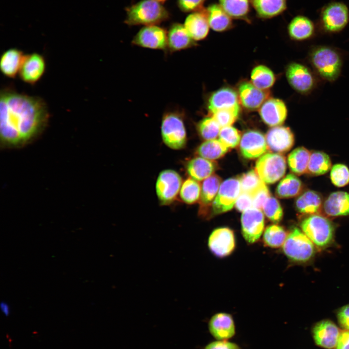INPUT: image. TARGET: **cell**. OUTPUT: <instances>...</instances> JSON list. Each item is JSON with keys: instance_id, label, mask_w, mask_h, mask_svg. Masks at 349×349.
Segmentation results:
<instances>
[{"instance_id": "obj_1", "label": "cell", "mask_w": 349, "mask_h": 349, "mask_svg": "<svg viewBox=\"0 0 349 349\" xmlns=\"http://www.w3.org/2000/svg\"><path fill=\"white\" fill-rule=\"evenodd\" d=\"M1 143L17 147L30 142L45 128L49 118L46 103L41 98L11 89L0 92Z\"/></svg>"}, {"instance_id": "obj_2", "label": "cell", "mask_w": 349, "mask_h": 349, "mask_svg": "<svg viewBox=\"0 0 349 349\" xmlns=\"http://www.w3.org/2000/svg\"><path fill=\"white\" fill-rule=\"evenodd\" d=\"M124 23L128 26L158 25L170 17L169 11L155 0H141L125 8Z\"/></svg>"}, {"instance_id": "obj_3", "label": "cell", "mask_w": 349, "mask_h": 349, "mask_svg": "<svg viewBox=\"0 0 349 349\" xmlns=\"http://www.w3.org/2000/svg\"><path fill=\"white\" fill-rule=\"evenodd\" d=\"M183 112L178 109L168 110L162 117L160 127L162 139L168 147L173 149H182L187 143Z\"/></svg>"}, {"instance_id": "obj_4", "label": "cell", "mask_w": 349, "mask_h": 349, "mask_svg": "<svg viewBox=\"0 0 349 349\" xmlns=\"http://www.w3.org/2000/svg\"><path fill=\"white\" fill-rule=\"evenodd\" d=\"M310 60L316 72L324 79L333 81L339 77L342 61L340 54L333 48L317 47L311 51Z\"/></svg>"}, {"instance_id": "obj_5", "label": "cell", "mask_w": 349, "mask_h": 349, "mask_svg": "<svg viewBox=\"0 0 349 349\" xmlns=\"http://www.w3.org/2000/svg\"><path fill=\"white\" fill-rule=\"evenodd\" d=\"M349 22V9L342 1H331L324 5L319 11L317 24L319 28L325 32H340Z\"/></svg>"}, {"instance_id": "obj_6", "label": "cell", "mask_w": 349, "mask_h": 349, "mask_svg": "<svg viewBox=\"0 0 349 349\" xmlns=\"http://www.w3.org/2000/svg\"><path fill=\"white\" fill-rule=\"evenodd\" d=\"M301 226L302 232L318 248H325L333 240V225L328 218L322 215H309L303 220Z\"/></svg>"}, {"instance_id": "obj_7", "label": "cell", "mask_w": 349, "mask_h": 349, "mask_svg": "<svg viewBox=\"0 0 349 349\" xmlns=\"http://www.w3.org/2000/svg\"><path fill=\"white\" fill-rule=\"evenodd\" d=\"M283 251L290 259L306 262L314 256V243L300 229L295 228L288 234L283 244Z\"/></svg>"}, {"instance_id": "obj_8", "label": "cell", "mask_w": 349, "mask_h": 349, "mask_svg": "<svg viewBox=\"0 0 349 349\" xmlns=\"http://www.w3.org/2000/svg\"><path fill=\"white\" fill-rule=\"evenodd\" d=\"M286 169V159L280 153H266L256 161L255 171L266 184H273L282 178Z\"/></svg>"}, {"instance_id": "obj_9", "label": "cell", "mask_w": 349, "mask_h": 349, "mask_svg": "<svg viewBox=\"0 0 349 349\" xmlns=\"http://www.w3.org/2000/svg\"><path fill=\"white\" fill-rule=\"evenodd\" d=\"M183 183L180 175L175 171L166 169L161 171L156 180V192L159 202L168 205L179 194Z\"/></svg>"}, {"instance_id": "obj_10", "label": "cell", "mask_w": 349, "mask_h": 349, "mask_svg": "<svg viewBox=\"0 0 349 349\" xmlns=\"http://www.w3.org/2000/svg\"><path fill=\"white\" fill-rule=\"evenodd\" d=\"M239 179L231 178L223 181L211 207L212 213L218 215L230 210L241 193Z\"/></svg>"}, {"instance_id": "obj_11", "label": "cell", "mask_w": 349, "mask_h": 349, "mask_svg": "<svg viewBox=\"0 0 349 349\" xmlns=\"http://www.w3.org/2000/svg\"><path fill=\"white\" fill-rule=\"evenodd\" d=\"M133 46L143 48L167 50V31L158 25L144 26L133 37Z\"/></svg>"}, {"instance_id": "obj_12", "label": "cell", "mask_w": 349, "mask_h": 349, "mask_svg": "<svg viewBox=\"0 0 349 349\" xmlns=\"http://www.w3.org/2000/svg\"><path fill=\"white\" fill-rule=\"evenodd\" d=\"M286 76L291 87L301 94L310 92L316 85V79L311 71L299 63H290L286 69Z\"/></svg>"}, {"instance_id": "obj_13", "label": "cell", "mask_w": 349, "mask_h": 349, "mask_svg": "<svg viewBox=\"0 0 349 349\" xmlns=\"http://www.w3.org/2000/svg\"><path fill=\"white\" fill-rule=\"evenodd\" d=\"M208 246L210 252L217 257L222 258L229 255L236 247L233 231L226 227L215 229L208 238Z\"/></svg>"}, {"instance_id": "obj_14", "label": "cell", "mask_w": 349, "mask_h": 349, "mask_svg": "<svg viewBox=\"0 0 349 349\" xmlns=\"http://www.w3.org/2000/svg\"><path fill=\"white\" fill-rule=\"evenodd\" d=\"M241 224L242 233L245 240L249 243L256 242L264 228V216L262 211L253 207L242 212Z\"/></svg>"}, {"instance_id": "obj_15", "label": "cell", "mask_w": 349, "mask_h": 349, "mask_svg": "<svg viewBox=\"0 0 349 349\" xmlns=\"http://www.w3.org/2000/svg\"><path fill=\"white\" fill-rule=\"evenodd\" d=\"M239 149L242 155L247 159L260 157L268 149L265 136L257 130H249L241 137Z\"/></svg>"}, {"instance_id": "obj_16", "label": "cell", "mask_w": 349, "mask_h": 349, "mask_svg": "<svg viewBox=\"0 0 349 349\" xmlns=\"http://www.w3.org/2000/svg\"><path fill=\"white\" fill-rule=\"evenodd\" d=\"M337 325L330 320L317 322L312 330L315 343L325 349H335L340 333Z\"/></svg>"}, {"instance_id": "obj_17", "label": "cell", "mask_w": 349, "mask_h": 349, "mask_svg": "<svg viewBox=\"0 0 349 349\" xmlns=\"http://www.w3.org/2000/svg\"><path fill=\"white\" fill-rule=\"evenodd\" d=\"M269 150L273 153H284L289 151L294 144V136L286 127L277 126L270 129L265 135Z\"/></svg>"}, {"instance_id": "obj_18", "label": "cell", "mask_w": 349, "mask_h": 349, "mask_svg": "<svg viewBox=\"0 0 349 349\" xmlns=\"http://www.w3.org/2000/svg\"><path fill=\"white\" fill-rule=\"evenodd\" d=\"M46 69V62L42 55L37 53L25 55L19 72L25 82L34 84L43 76Z\"/></svg>"}, {"instance_id": "obj_19", "label": "cell", "mask_w": 349, "mask_h": 349, "mask_svg": "<svg viewBox=\"0 0 349 349\" xmlns=\"http://www.w3.org/2000/svg\"><path fill=\"white\" fill-rule=\"evenodd\" d=\"M208 330L216 340H228L236 334V327L232 316L220 312L214 314L208 324Z\"/></svg>"}, {"instance_id": "obj_20", "label": "cell", "mask_w": 349, "mask_h": 349, "mask_svg": "<svg viewBox=\"0 0 349 349\" xmlns=\"http://www.w3.org/2000/svg\"><path fill=\"white\" fill-rule=\"evenodd\" d=\"M259 112L262 120L266 124L274 127L280 126L285 122L287 111L282 100L270 98L262 105Z\"/></svg>"}, {"instance_id": "obj_21", "label": "cell", "mask_w": 349, "mask_h": 349, "mask_svg": "<svg viewBox=\"0 0 349 349\" xmlns=\"http://www.w3.org/2000/svg\"><path fill=\"white\" fill-rule=\"evenodd\" d=\"M167 31V50L170 53L190 48L196 45L183 24L174 22Z\"/></svg>"}, {"instance_id": "obj_22", "label": "cell", "mask_w": 349, "mask_h": 349, "mask_svg": "<svg viewBox=\"0 0 349 349\" xmlns=\"http://www.w3.org/2000/svg\"><path fill=\"white\" fill-rule=\"evenodd\" d=\"M239 97L242 105L248 110H255L268 98L270 91L257 88L252 83L244 81L238 87Z\"/></svg>"}, {"instance_id": "obj_23", "label": "cell", "mask_w": 349, "mask_h": 349, "mask_svg": "<svg viewBox=\"0 0 349 349\" xmlns=\"http://www.w3.org/2000/svg\"><path fill=\"white\" fill-rule=\"evenodd\" d=\"M183 25L195 41L204 39L208 34L210 27L206 9L191 13L186 18Z\"/></svg>"}, {"instance_id": "obj_24", "label": "cell", "mask_w": 349, "mask_h": 349, "mask_svg": "<svg viewBox=\"0 0 349 349\" xmlns=\"http://www.w3.org/2000/svg\"><path fill=\"white\" fill-rule=\"evenodd\" d=\"M323 209L330 217L349 215V193L343 191L331 193L324 201Z\"/></svg>"}, {"instance_id": "obj_25", "label": "cell", "mask_w": 349, "mask_h": 349, "mask_svg": "<svg viewBox=\"0 0 349 349\" xmlns=\"http://www.w3.org/2000/svg\"><path fill=\"white\" fill-rule=\"evenodd\" d=\"M290 37L297 41H303L311 38L315 34L316 26L308 17L299 15L294 17L287 27Z\"/></svg>"}, {"instance_id": "obj_26", "label": "cell", "mask_w": 349, "mask_h": 349, "mask_svg": "<svg viewBox=\"0 0 349 349\" xmlns=\"http://www.w3.org/2000/svg\"><path fill=\"white\" fill-rule=\"evenodd\" d=\"M221 184V178L213 174L203 180L201 185V192L199 201L200 207L199 213L201 216H206L207 210L211 207Z\"/></svg>"}, {"instance_id": "obj_27", "label": "cell", "mask_w": 349, "mask_h": 349, "mask_svg": "<svg viewBox=\"0 0 349 349\" xmlns=\"http://www.w3.org/2000/svg\"><path fill=\"white\" fill-rule=\"evenodd\" d=\"M207 105L211 113L219 110L239 106L237 93L229 88H223L213 93Z\"/></svg>"}, {"instance_id": "obj_28", "label": "cell", "mask_w": 349, "mask_h": 349, "mask_svg": "<svg viewBox=\"0 0 349 349\" xmlns=\"http://www.w3.org/2000/svg\"><path fill=\"white\" fill-rule=\"evenodd\" d=\"M324 202L317 192L307 190L301 193L295 202V207L301 213L309 215L318 214L323 209Z\"/></svg>"}, {"instance_id": "obj_29", "label": "cell", "mask_w": 349, "mask_h": 349, "mask_svg": "<svg viewBox=\"0 0 349 349\" xmlns=\"http://www.w3.org/2000/svg\"><path fill=\"white\" fill-rule=\"evenodd\" d=\"M25 55L16 48L5 51L1 55L0 68L2 73L10 78H15L19 72Z\"/></svg>"}, {"instance_id": "obj_30", "label": "cell", "mask_w": 349, "mask_h": 349, "mask_svg": "<svg viewBox=\"0 0 349 349\" xmlns=\"http://www.w3.org/2000/svg\"><path fill=\"white\" fill-rule=\"evenodd\" d=\"M206 10L209 27L214 31L224 32L233 27L232 18L219 4H211Z\"/></svg>"}, {"instance_id": "obj_31", "label": "cell", "mask_w": 349, "mask_h": 349, "mask_svg": "<svg viewBox=\"0 0 349 349\" xmlns=\"http://www.w3.org/2000/svg\"><path fill=\"white\" fill-rule=\"evenodd\" d=\"M186 168L190 177L200 181L213 174L216 165L212 160L199 156L190 159L187 162Z\"/></svg>"}, {"instance_id": "obj_32", "label": "cell", "mask_w": 349, "mask_h": 349, "mask_svg": "<svg viewBox=\"0 0 349 349\" xmlns=\"http://www.w3.org/2000/svg\"><path fill=\"white\" fill-rule=\"evenodd\" d=\"M260 18H270L281 15L286 9V0H251Z\"/></svg>"}, {"instance_id": "obj_33", "label": "cell", "mask_w": 349, "mask_h": 349, "mask_svg": "<svg viewBox=\"0 0 349 349\" xmlns=\"http://www.w3.org/2000/svg\"><path fill=\"white\" fill-rule=\"evenodd\" d=\"M303 188L301 180L296 175L289 174L278 184L276 189V194L281 198H293L300 195Z\"/></svg>"}, {"instance_id": "obj_34", "label": "cell", "mask_w": 349, "mask_h": 349, "mask_svg": "<svg viewBox=\"0 0 349 349\" xmlns=\"http://www.w3.org/2000/svg\"><path fill=\"white\" fill-rule=\"evenodd\" d=\"M311 152L304 147L294 149L287 157V163L291 171L297 175L307 173Z\"/></svg>"}, {"instance_id": "obj_35", "label": "cell", "mask_w": 349, "mask_h": 349, "mask_svg": "<svg viewBox=\"0 0 349 349\" xmlns=\"http://www.w3.org/2000/svg\"><path fill=\"white\" fill-rule=\"evenodd\" d=\"M332 168V161L328 154L323 151L311 152L307 173L318 176L327 173Z\"/></svg>"}, {"instance_id": "obj_36", "label": "cell", "mask_w": 349, "mask_h": 349, "mask_svg": "<svg viewBox=\"0 0 349 349\" xmlns=\"http://www.w3.org/2000/svg\"><path fill=\"white\" fill-rule=\"evenodd\" d=\"M219 4L232 18L249 21V0H219Z\"/></svg>"}, {"instance_id": "obj_37", "label": "cell", "mask_w": 349, "mask_h": 349, "mask_svg": "<svg viewBox=\"0 0 349 349\" xmlns=\"http://www.w3.org/2000/svg\"><path fill=\"white\" fill-rule=\"evenodd\" d=\"M228 149L219 139H213L202 143L198 146L196 152L200 157L212 161L223 156Z\"/></svg>"}, {"instance_id": "obj_38", "label": "cell", "mask_w": 349, "mask_h": 349, "mask_svg": "<svg viewBox=\"0 0 349 349\" xmlns=\"http://www.w3.org/2000/svg\"><path fill=\"white\" fill-rule=\"evenodd\" d=\"M252 84L258 89L268 90L274 84L275 78L272 71L265 65H258L252 70L251 75Z\"/></svg>"}, {"instance_id": "obj_39", "label": "cell", "mask_w": 349, "mask_h": 349, "mask_svg": "<svg viewBox=\"0 0 349 349\" xmlns=\"http://www.w3.org/2000/svg\"><path fill=\"white\" fill-rule=\"evenodd\" d=\"M201 192V185L199 181L189 177L183 182L179 195L182 202L192 205L199 201Z\"/></svg>"}, {"instance_id": "obj_40", "label": "cell", "mask_w": 349, "mask_h": 349, "mask_svg": "<svg viewBox=\"0 0 349 349\" xmlns=\"http://www.w3.org/2000/svg\"><path fill=\"white\" fill-rule=\"evenodd\" d=\"M287 236L286 232L283 227L272 224L265 229L263 234V241L267 246L277 248L284 244Z\"/></svg>"}, {"instance_id": "obj_41", "label": "cell", "mask_w": 349, "mask_h": 349, "mask_svg": "<svg viewBox=\"0 0 349 349\" xmlns=\"http://www.w3.org/2000/svg\"><path fill=\"white\" fill-rule=\"evenodd\" d=\"M221 127L212 117H206L197 124V129L200 136L204 139H216L219 136Z\"/></svg>"}, {"instance_id": "obj_42", "label": "cell", "mask_w": 349, "mask_h": 349, "mask_svg": "<svg viewBox=\"0 0 349 349\" xmlns=\"http://www.w3.org/2000/svg\"><path fill=\"white\" fill-rule=\"evenodd\" d=\"M239 180L241 191L248 193L252 196L265 183L254 170L241 175Z\"/></svg>"}, {"instance_id": "obj_43", "label": "cell", "mask_w": 349, "mask_h": 349, "mask_svg": "<svg viewBox=\"0 0 349 349\" xmlns=\"http://www.w3.org/2000/svg\"><path fill=\"white\" fill-rule=\"evenodd\" d=\"M240 111L239 106L218 110L213 113L212 117L221 128L231 126L238 119Z\"/></svg>"}, {"instance_id": "obj_44", "label": "cell", "mask_w": 349, "mask_h": 349, "mask_svg": "<svg viewBox=\"0 0 349 349\" xmlns=\"http://www.w3.org/2000/svg\"><path fill=\"white\" fill-rule=\"evenodd\" d=\"M330 178L336 187H343L349 184V169L345 164L338 163L331 169Z\"/></svg>"}, {"instance_id": "obj_45", "label": "cell", "mask_w": 349, "mask_h": 349, "mask_svg": "<svg viewBox=\"0 0 349 349\" xmlns=\"http://www.w3.org/2000/svg\"><path fill=\"white\" fill-rule=\"evenodd\" d=\"M241 138L240 132L231 126L222 127L219 135V140L228 148L237 146Z\"/></svg>"}, {"instance_id": "obj_46", "label": "cell", "mask_w": 349, "mask_h": 349, "mask_svg": "<svg viewBox=\"0 0 349 349\" xmlns=\"http://www.w3.org/2000/svg\"><path fill=\"white\" fill-rule=\"evenodd\" d=\"M262 209L265 216L273 222L278 223L283 218V208L278 200L273 197L270 196L267 200Z\"/></svg>"}, {"instance_id": "obj_47", "label": "cell", "mask_w": 349, "mask_h": 349, "mask_svg": "<svg viewBox=\"0 0 349 349\" xmlns=\"http://www.w3.org/2000/svg\"><path fill=\"white\" fill-rule=\"evenodd\" d=\"M206 0H177L179 9L183 13H193L202 10Z\"/></svg>"}, {"instance_id": "obj_48", "label": "cell", "mask_w": 349, "mask_h": 349, "mask_svg": "<svg viewBox=\"0 0 349 349\" xmlns=\"http://www.w3.org/2000/svg\"><path fill=\"white\" fill-rule=\"evenodd\" d=\"M252 197L253 207L262 209L265 203L270 197V191L266 183H264Z\"/></svg>"}, {"instance_id": "obj_49", "label": "cell", "mask_w": 349, "mask_h": 349, "mask_svg": "<svg viewBox=\"0 0 349 349\" xmlns=\"http://www.w3.org/2000/svg\"><path fill=\"white\" fill-rule=\"evenodd\" d=\"M235 206L238 210L241 212L253 207L252 196L248 193L241 191Z\"/></svg>"}, {"instance_id": "obj_50", "label": "cell", "mask_w": 349, "mask_h": 349, "mask_svg": "<svg viewBox=\"0 0 349 349\" xmlns=\"http://www.w3.org/2000/svg\"><path fill=\"white\" fill-rule=\"evenodd\" d=\"M202 349H242L236 343L228 340H217L206 345Z\"/></svg>"}, {"instance_id": "obj_51", "label": "cell", "mask_w": 349, "mask_h": 349, "mask_svg": "<svg viewBox=\"0 0 349 349\" xmlns=\"http://www.w3.org/2000/svg\"><path fill=\"white\" fill-rule=\"evenodd\" d=\"M337 319L342 328L349 330V304L344 306L338 311Z\"/></svg>"}, {"instance_id": "obj_52", "label": "cell", "mask_w": 349, "mask_h": 349, "mask_svg": "<svg viewBox=\"0 0 349 349\" xmlns=\"http://www.w3.org/2000/svg\"><path fill=\"white\" fill-rule=\"evenodd\" d=\"M335 349H349V330L340 332Z\"/></svg>"}, {"instance_id": "obj_53", "label": "cell", "mask_w": 349, "mask_h": 349, "mask_svg": "<svg viewBox=\"0 0 349 349\" xmlns=\"http://www.w3.org/2000/svg\"><path fill=\"white\" fill-rule=\"evenodd\" d=\"M0 308L4 314L7 316L10 311V308L8 304L5 302H1L0 303Z\"/></svg>"}, {"instance_id": "obj_54", "label": "cell", "mask_w": 349, "mask_h": 349, "mask_svg": "<svg viewBox=\"0 0 349 349\" xmlns=\"http://www.w3.org/2000/svg\"><path fill=\"white\" fill-rule=\"evenodd\" d=\"M155 0L162 3L164 2L165 1H166L167 0Z\"/></svg>"}]
</instances>
